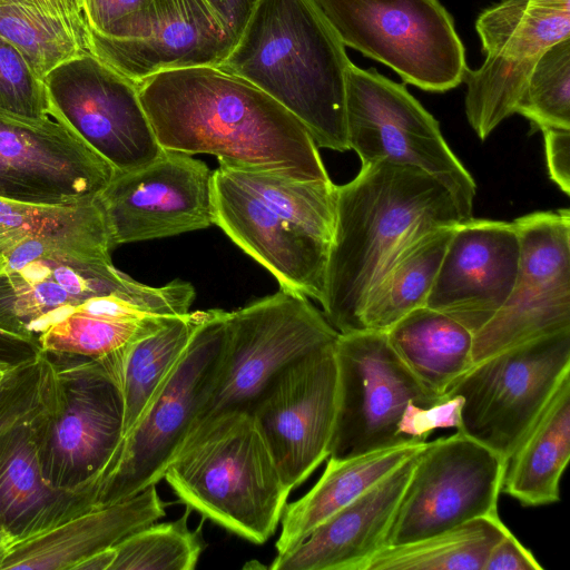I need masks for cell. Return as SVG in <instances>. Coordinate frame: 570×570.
<instances>
[{"label": "cell", "mask_w": 570, "mask_h": 570, "mask_svg": "<svg viewBox=\"0 0 570 570\" xmlns=\"http://www.w3.org/2000/svg\"><path fill=\"white\" fill-rule=\"evenodd\" d=\"M165 150L209 154L219 166L330 181L305 126L249 81L215 66L166 70L137 82Z\"/></svg>", "instance_id": "obj_1"}, {"label": "cell", "mask_w": 570, "mask_h": 570, "mask_svg": "<svg viewBox=\"0 0 570 570\" xmlns=\"http://www.w3.org/2000/svg\"><path fill=\"white\" fill-rule=\"evenodd\" d=\"M465 220L438 178L390 160L362 164L336 186V215L320 303L341 334L361 331L364 307L397 257L423 235Z\"/></svg>", "instance_id": "obj_2"}, {"label": "cell", "mask_w": 570, "mask_h": 570, "mask_svg": "<svg viewBox=\"0 0 570 570\" xmlns=\"http://www.w3.org/2000/svg\"><path fill=\"white\" fill-rule=\"evenodd\" d=\"M345 46L314 0H259L217 67L267 94L317 147L348 150Z\"/></svg>", "instance_id": "obj_3"}, {"label": "cell", "mask_w": 570, "mask_h": 570, "mask_svg": "<svg viewBox=\"0 0 570 570\" xmlns=\"http://www.w3.org/2000/svg\"><path fill=\"white\" fill-rule=\"evenodd\" d=\"M215 225L282 289L322 302L336 215V185L219 166Z\"/></svg>", "instance_id": "obj_4"}, {"label": "cell", "mask_w": 570, "mask_h": 570, "mask_svg": "<svg viewBox=\"0 0 570 570\" xmlns=\"http://www.w3.org/2000/svg\"><path fill=\"white\" fill-rule=\"evenodd\" d=\"M163 479L187 508L255 544L275 533L292 492L246 410L223 414L187 439Z\"/></svg>", "instance_id": "obj_5"}, {"label": "cell", "mask_w": 570, "mask_h": 570, "mask_svg": "<svg viewBox=\"0 0 570 570\" xmlns=\"http://www.w3.org/2000/svg\"><path fill=\"white\" fill-rule=\"evenodd\" d=\"M48 356L53 385L33 422L43 475L57 489H91L100 498L124 440L119 386L97 361Z\"/></svg>", "instance_id": "obj_6"}, {"label": "cell", "mask_w": 570, "mask_h": 570, "mask_svg": "<svg viewBox=\"0 0 570 570\" xmlns=\"http://www.w3.org/2000/svg\"><path fill=\"white\" fill-rule=\"evenodd\" d=\"M338 335L306 296L282 288L227 312L219 366L186 440L223 414L249 411L281 370L312 352L334 345Z\"/></svg>", "instance_id": "obj_7"}, {"label": "cell", "mask_w": 570, "mask_h": 570, "mask_svg": "<svg viewBox=\"0 0 570 570\" xmlns=\"http://www.w3.org/2000/svg\"><path fill=\"white\" fill-rule=\"evenodd\" d=\"M345 47L405 83L445 92L464 81L465 48L439 0H314Z\"/></svg>", "instance_id": "obj_8"}, {"label": "cell", "mask_w": 570, "mask_h": 570, "mask_svg": "<svg viewBox=\"0 0 570 570\" xmlns=\"http://www.w3.org/2000/svg\"><path fill=\"white\" fill-rule=\"evenodd\" d=\"M569 373L570 330L473 364L446 392L461 399L456 431L507 462Z\"/></svg>", "instance_id": "obj_9"}, {"label": "cell", "mask_w": 570, "mask_h": 570, "mask_svg": "<svg viewBox=\"0 0 570 570\" xmlns=\"http://www.w3.org/2000/svg\"><path fill=\"white\" fill-rule=\"evenodd\" d=\"M345 106L348 148L362 164L390 160L419 168L443 183L463 218H472L474 179L446 144L438 120L403 83L352 62Z\"/></svg>", "instance_id": "obj_10"}, {"label": "cell", "mask_w": 570, "mask_h": 570, "mask_svg": "<svg viewBox=\"0 0 570 570\" xmlns=\"http://www.w3.org/2000/svg\"><path fill=\"white\" fill-rule=\"evenodd\" d=\"M227 312L209 309L154 399L125 435L97 501L130 498L163 480L214 382L226 341Z\"/></svg>", "instance_id": "obj_11"}, {"label": "cell", "mask_w": 570, "mask_h": 570, "mask_svg": "<svg viewBox=\"0 0 570 570\" xmlns=\"http://www.w3.org/2000/svg\"><path fill=\"white\" fill-rule=\"evenodd\" d=\"M337 405L330 456L345 459L410 443L399 425L410 403L430 406L444 397L426 389L389 343L386 332L338 335Z\"/></svg>", "instance_id": "obj_12"}, {"label": "cell", "mask_w": 570, "mask_h": 570, "mask_svg": "<svg viewBox=\"0 0 570 570\" xmlns=\"http://www.w3.org/2000/svg\"><path fill=\"white\" fill-rule=\"evenodd\" d=\"M153 287L87 257L38 240L11 245L0 261V332L29 343L82 302L115 293L147 296Z\"/></svg>", "instance_id": "obj_13"}, {"label": "cell", "mask_w": 570, "mask_h": 570, "mask_svg": "<svg viewBox=\"0 0 570 570\" xmlns=\"http://www.w3.org/2000/svg\"><path fill=\"white\" fill-rule=\"evenodd\" d=\"M475 30L485 55L468 70L465 115L484 140L515 107L537 60L570 38V0H501L483 10Z\"/></svg>", "instance_id": "obj_14"}, {"label": "cell", "mask_w": 570, "mask_h": 570, "mask_svg": "<svg viewBox=\"0 0 570 570\" xmlns=\"http://www.w3.org/2000/svg\"><path fill=\"white\" fill-rule=\"evenodd\" d=\"M505 466L498 454L460 431L426 442L415 456L386 546L499 514Z\"/></svg>", "instance_id": "obj_15"}, {"label": "cell", "mask_w": 570, "mask_h": 570, "mask_svg": "<svg viewBox=\"0 0 570 570\" xmlns=\"http://www.w3.org/2000/svg\"><path fill=\"white\" fill-rule=\"evenodd\" d=\"M49 115L115 171L137 169L165 151L141 105L138 85L86 51L43 79Z\"/></svg>", "instance_id": "obj_16"}, {"label": "cell", "mask_w": 570, "mask_h": 570, "mask_svg": "<svg viewBox=\"0 0 570 570\" xmlns=\"http://www.w3.org/2000/svg\"><path fill=\"white\" fill-rule=\"evenodd\" d=\"M518 274L499 312L473 335V364L538 337L570 330V212H535L513 220Z\"/></svg>", "instance_id": "obj_17"}, {"label": "cell", "mask_w": 570, "mask_h": 570, "mask_svg": "<svg viewBox=\"0 0 570 570\" xmlns=\"http://www.w3.org/2000/svg\"><path fill=\"white\" fill-rule=\"evenodd\" d=\"M334 345L285 366L249 409L291 490L330 456L337 405Z\"/></svg>", "instance_id": "obj_18"}, {"label": "cell", "mask_w": 570, "mask_h": 570, "mask_svg": "<svg viewBox=\"0 0 570 570\" xmlns=\"http://www.w3.org/2000/svg\"><path fill=\"white\" fill-rule=\"evenodd\" d=\"M97 202L114 247L215 225L213 171L177 151L165 150L148 165L115 171Z\"/></svg>", "instance_id": "obj_19"}, {"label": "cell", "mask_w": 570, "mask_h": 570, "mask_svg": "<svg viewBox=\"0 0 570 570\" xmlns=\"http://www.w3.org/2000/svg\"><path fill=\"white\" fill-rule=\"evenodd\" d=\"M114 175V167L61 122L0 109V199L58 206L90 202Z\"/></svg>", "instance_id": "obj_20"}, {"label": "cell", "mask_w": 570, "mask_h": 570, "mask_svg": "<svg viewBox=\"0 0 570 570\" xmlns=\"http://www.w3.org/2000/svg\"><path fill=\"white\" fill-rule=\"evenodd\" d=\"M519 257L513 222L472 217L456 224L425 306L456 320L474 335L509 297Z\"/></svg>", "instance_id": "obj_21"}, {"label": "cell", "mask_w": 570, "mask_h": 570, "mask_svg": "<svg viewBox=\"0 0 570 570\" xmlns=\"http://www.w3.org/2000/svg\"><path fill=\"white\" fill-rule=\"evenodd\" d=\"M195 298L188 282L173 281L147 296L109 294L75 306L37 338L38 351L111 363L139 338L174 316L186 314Z\"/></svg>", "instance_id": "obj_22"}, {"label": "cell", "mask_w": 570, "mask_h": 570, "mask_svg": "<svg viewBox=\"0 0 570 570\" xmlns=\"http://www.w3.org/2000/svg\"><path fill=\"white\" fill-rule=\"evenodd\" d=\"M156 26L142 41L111 40L88 32V50L102 62L139 82L155 73L215 66L233 43L205 0H154Z\"/></svg>", "instance_id": "obj_23"}, {"label": "cell", "mask_w": 570, "mask_h": 570, "mask_svg": "<svg viewBox=\"0 0 570 570\" xmlns=\"http://www.w3.org/2000/svg\"><path fill=\"white\" fill-rule=\"evenodd\" d=\"M166 514L156 485L115 501H95L53 524L14 539L0 570H78Z\"/></svg>", "instance_id": "obj_24"}, {"label": "cell", "mask_w": 570, "mask_h": 570, "mask_svg": "<svg viewBox=\"0 0 570 570\" xmlns=\"http://www.w3.org/2000/svg\"><path fill=\"white\" fill-rule=\"evenodd\" d=\"M416 454L320 523L291 551L276 554L269 568L365 570L368 560L386 546Z\"/></svg>", "instance_id": "obj_25"}, {"label": "cell", "mask_w": 570, "mask_h": 570, "mask_svg": "<svg viewBox=\"0 0 570 570\" xmlns=\"http://www.w3.org/2000/svg\"><path fill=\"white\" fill-rule=\"evenodd\" d=\"M38 415L0 434V524L16 539L40 531L99 498L91 489L61 490L48 483L33 428Z\"/></svg>", "instance_id": "obj_26"}, {"label": "cell", "mask_w": 570, "mask_h": 570, "mask_svg": "<svg viewBox=\"0 0 570 570\" xmlns=\"http://www.w3.org/2000/svg\"><path fill=\"white\" fill-rule=\"evenodd\" d=\"M426 442L404 443L345 459L328 458L314 487L298 500L286 503L275 543L277 556L299 544L314 528L416 454Z\"/></svg>", "instance_id": "obj_27"}, {"label": "cell", "mask_w": 570, "mask_h": 570, "mask_svg": "<svg viewBox=\"0 0 570 570\" xmlns=\"http://www.w3.org/2000/svg\"><path fill=\"white\" fill-rule=\"evenodd\" d=\"M570 458V373L507 460L501 492L523 507L560 501V480Z\"/></svg>", "instance_id": "obj_28"}, {"label": "cell", "mask_w": 570, "mask_h": 570, "mask_svg": "<svg viewBox=\"0 0 570 570\" xmlns=\"http://www.w3.org/2000/svg\"><path fill=\"white\" fill-rule=\"evenodd\" d=\"M386 336L413 375L439 395H445L473 366V333L428 306L406 314L386 331Z\"/></svg>", "instance_id": "obj_29"}, {"label": "cell", "mask_w": 570, "mask_h": 570, "mask_svg": "<svg viewBox=\"0 0 570 570\" xmlns=\"http://www.w3.org/2000/svg\"><path fill=\"white\" fill-rule=\"evenodd\" d=\"M208 314L209 309L174 316L157 331L132 343L115 362L101 364L121 393L124 438L142 415Z\"/></svg>", "instance_id": "obj_30"}, {"label": "cell", "mask_w": 570, "mask_h": 570, "mask_svg": "<svg viewBox=\"0 0 570 570\" xmlns=\"http://www.w3.org/2000/svg\"><path fill=\"white\" fill-rule=\"evenodd\" d=\"M0 239L9 247L21 240H38L105 261H111L115 248L97 198L67 206L0 199Z\"/></svg>", "instance_id": "obj_31"}, {"label": "cell", "mask_w": 570, "mask_h": 570, "mask_svg": "<svg viewBox=\"0 0 570 570\" xmlns=\"http://www.w3.org/2000/svg\"><path fill=\"white\" fill-rule=\"evenodd\" d=\"M454 226L423 235L397 257L371 294L361 331L386 332L410 312L425 306Z\"/></svg>", "instance_id": "obj_32"}, {"label": "cell", "mask_w": 570, "mask_h": 570, "mask_svg": "<svg viewBox=\"0 0 570 570\" xmlns=\"http://www.w3.org/2000/svg\"><path fill=\"white\" fill-rule=\"evenodd\" d=\"M507 529L499 514L481 517L416 541L385 546L365 570H483Z\"/></svg>", "instance_id": "obj_33"}, {"label": "cell", "mask_w": 570, "mask_h": 570, "mask_svg": "<svg viewBox=\"0 0 570 570\" xmlns=\"http://www.w3.org/2000/svg\"><path fill=\"white\" fill-rule=\"evenodd\" d=\"M0 36L40 78L88 50L85 18L32 4L0 6Z\"/></svg>", "instance_id": "obj_34"}, {"label": "cell", "mask_w": 570, "mask_h": 570, "mask_svg": "<svg viewBox=\"0 0 570 570\" xmlns=\"http://www.w3.org/2000/svg\"><path fill=\"white\" fill-rule=\"evenodd\" d=\"M189 508L171 522L153 523L114 547L110 570H193L204 549L199 529H189Z\"/></svg>", "instance_id": "obj_35"}, {"label": "cell", "mask_w": 570, "mask_h": 570, "mask_svg": "<svg viewBox=\"0 0 570 570\" xmlns=\"http://www.w3.org/2000/svg\"><path fill=\"white\" fill-rule=\"evenodd\" d=\"M540 130L570 129V38L543 51L515 107Z\"/></svg>", "instance_id": "obj_36"}, {"label": "cell", "mask_w": 570, "mask_h": 570, "mask_svg": "<svg viewBox=\"0 0 570 570\" xmlns=\"http://www.w3.org/2000/svg\"><path fill=\"white\" fill-rule=\"evenodd\" d=\"M0 109L32 120L50 116L45 81L33 72L21 52L1 36Z\"/></svg>", "instance_id": "obj_37"}, {"label": "cell", "mask_w": 570, "mask_h": 570, "mask_svg": "<svg viewBox=\"0 0 570 570\" xmlns=\"http://www.w3.org/2000/svg\"><path fill=\"white\" fill-rule=\"evenodd\" d=\"M53 380L52 360L36 352L0 393V434L47 407Z\"/></svg>", "instance_id": "obj_38"}, {"label": "cell", "mask_w": 570, "mask_h": 570, "mask_svg": "<svg viewBox=\"0 0 570 570\" xmlns=\"http://www.w3.org/2000/svg\"><path fill=\"white\" fill-rule=\"evenodd\" d=\"M88 32L99 37L142 41L156 26L154 0H80Z\"/></svg>", "instance_id": "obj_39"}, {"label": "cell", "mask_w": 570, "mask_h": 570, "mask_svg": "<svg viewBox=\"0 0 570 570\" xmlns=\"http://www.w3.org/2000/svg\"><path fill=\"white\" fill-rule=\"evenodd\" d=\"M461 399L446 394L443 400L421 406L410 403L399 425V434L406 442H426L438 429H459Z\"/></svg>", "instance_id": "obj_40"}, {"label": "cell", "mask_w": 570, "mask_h": 570, "mask_svg": "<svg viewBox=\"0 0 570 570\" xmlns=\"http://www.w3.org/2000/svg\"><path fill=\"white\" fill-rule=\"evenodd\" d=\"M533 553L507 529L491 548L483 570H543Z\"/></svg>", "instance_id": "obj_41"}, {"label": "cell", "mask_w": 570, "mask_h": 570, "mask_svg": "<svg viewBox=\"0 0 570 570\" xmlns=\"http://www.w3.org/2000/svg\"><path fill=\"white\" fill-rule=\"evenodd\" d=\"M544 137L550 178L567 195L570 193V129L547 127Z\"/></svg>", "instance_id": "obj_42"}, {"label": "cell", "mask_w": 570, "mask_h": 570, "mask_svg": "<svg viewBox=\"0 0 570 570\" xmlns=\"http://www.w3.org/2000/svg\"><path fill=\"white\" fill-rule=\"evenodd\" d=\"M235 45L259 0H205Z\"/></svg>", "instance_id": "obj_43"}, {"label": "cell", "mask_w": 570, "mask_h": 570, "mask_svg": "<svg viewBox=\"0 0 570 570\" xmlns=\"http://www.w3.org/2000/svg\"><path fill=\"white\" fill-rule=\"evenodd\" d=\"M6 4H32L40 6L71 16L83 17L80 0H0V6Z\"/></svg>", "instance_id": "obj_44"}, {"label": "cell", "mask_w": 570, "mask_h": 570, "mask_svg": "<svg viewBox=\"0 0 570 570\" xmlns=\"http://www.w3.org/2000/svg\"><path fill=\"white\" fill-rule=\"evenodd\" d=\"M35 354V353H33ZM11 356L0 354V393L33 355Z\"/></svg>", "instance_id": "obj_45"}, {"label": "cell", "mask_w": 570, "mask_h": 570, "mask_svg": "<svg viewBox=\"0 0 570 570\" xmlns=\"http://www.w3.org/2000/svg\"><path fill=\"white\" fill-rule=\"evenodd\" d=\"M14 539V535L0 524V568L10 551Z\"/></svg>", "instance_id": "obj_46"}, {"label": "cell", "mask_w": 570, "mask_h": 570, "mask_svg": "<svg viewBox=\"0 0 570 570\" xmlns=\"http://www.w3.org/2000/svg\"><path fill=\"white\" fill-rule=\"evenodd\" d=\"M17 345L16 338L0 332V354H10Z\"/></svg>", "instance_id": "obj_47"}, {"label": "cell", "mask_w": 570, "mask_h": 570, "mask_svg": "<svg viewBox=\"0 0 570 570\" xmlns=\"http://www.w3.org/2000/svg\"><path fill=\"white\" fill-rule=\"evenodd\" d=\"M8 247H9V245L4 240L0 239V261L2 258L3 253L7 250Z\"/></svg>", "instance_id": "obj_48"}]
</instances>
